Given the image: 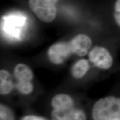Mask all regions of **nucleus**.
<instances>
[{
  "label": "nucleus",
  "instance_id": "6e6552de",
  "mask_svg": "<svg viewBox=\"0 0 120 120\" xmlns=\"http://www.w3.org/2000/svg\"><path fill=\"white\" fill-rule=\"evenodd\" d=\"M13 88V83L8 71L1 70L0 71V93L2 95L10 94Z\"/></svg>",
  "mask_w": 120,
  "mask_h": 120
},
{
  "label": "nucleus",
  "instance_id": "f8f14e48",
  "mask_svg": "<svg viewBox=\"0 0 120 120\" xmlns=\"http://www.w3.org/2000/svg\"><path fill=\"white\" fill-rule=\"evenodd\" d=\"M113 16L115 22L120 28V0H116L114 4Z\"/></svg>",
  "mask_w": 120,
  "mask_h": 120
},
{
  "label": "nucleus",
  "instance_id": "9d476101",
  "mask_svg": "<svg viewBox=\"0 0 120 120\" xmlns=\"http://www.w3.org/2000/svg\"><path fill=\"white\" fill-rule=\"evenodd\" d=\"M16 87L19 92L24 94H30L34 90L31 81H17Z\"/></svg>",
  "mask_w": 120,
  "mask_h": 120
},
{
  "label": "nucleus",
  "instance_id": "423d86ee",
  "mask_svg": "<svg viewBox=\"0 0 120 120\" xmlns=\"http://www.w3.org/2000/svg\"><path fill=\"white\" fill-rule=\"evenodd\" d=\"M13 73L17 81H31L34 78L32 70L24 64H17L15 67Z\"/></svg>",
  "mask_w": 120,
  "mask_h": 120
},
{
  "label": "nucleus",
  "instance_id": "1a4fd4ad",
  "mask_svg": "<svg viewBox=\"0 0 120 120\" xmlns=\"http://www.w3.org/2000/svg\"><path fill=\"white\" fill-rule=\"evenodd\" d=\"M90 69V64L86 59H81L73 64L72 68V75L75 79H81L86 74Z\"/></svg>",
  "mask_w": 120,
  "mask_h": 120
},
{
  "label": "nucleus",
  "instance_id": "f03ea898",
  "mask_svg": "<svg viewBox=\"0 0 120 120\" xmlns=\"http://www.w3.org/2000/svg\"><path fill=\"white\" fill-rule=\"evenodd\" d=\"M92 116L94 120H120V96L99 99L93 106Z\"/></svg>",
  "mask_w": 120,
  "mask_h": 120
},
{
  "label": "nucleus",
  "instance_id": "ddd939ff",
  "mask_svg": "<svg viewBox=\"0 0 120 120\" xmlns=\"http://www.w3.org/2000/svg\"><path fill=\"white\" fill-rule=\"evenodd\" d=\"M21 120H47L44 118L41 117L34 116V115H28L23 117Z\"/></svg>",
  "mask_w": 120,
  "mask_h": 120
},
{
  "label": "nucleus",
  "instance_id": "7ed1b4c3",
  "mask_svg": "<svg viewBox=\"0 0 120 120\" xmlns=\"http://www.w3.org/2000/svg\"><path fill=\"white\" fill-rule=\"evenodd\" d=\"M59 0H28L30 9L40 21L46 23L56 17V4Z\"/></svg>",
  "mask_w": 120,
  "mask_h": 120
},
{
  "label": "nucleus",
  "instance_id": "20e7f679",
  "mask_svg": "<svg viewBox=\"0 0 120 120\" xmlns=\"http://www.w3.org/2000/svg\"><path fill=\"white\" fill-rule=\"evenodd\" d=\"M88 60L94 65L101 70H109L113 66L114 58L107 48L96 46L88 53Z\"/></svg>",
  "mask_w": 120,
  "mask_h": 120
},
{
  "label": "nucleus",
  "instance_id": "f257e3e1",
  "mask_svg": "<svg viewBox=\"0 0 120 120\" xmlns=\"http://www.w3.org/2000/svg\"><path fill=\"white\" fill-rule=\"evenodd\" d=\"M89 42L84 34H79L70 41L60 42L51 46L47 51V56L52 64H62L72 54L79 57L88 53Z\"/></svg>",
  "mask_w": 120,
  "mask_h": 120
},
{
  "label": "nucleus",
  "instance_id": "39448f33",
  "mask_svg": "<svg viewBox=\"0 0 120 120\" xmlns=\"http://www.w3.org/2000/svg\"><path fill=\"white\" fill-rule=\"evenodd\" d=\"M52 120H86L83 111L74 107L67 109H55L51 113Z\"/></svg>",
  "mask_w": 120,
  "mask_h": 120
},
{
  "label": "nucleus",
  "instance_id": "0eeeda50",
  "mask_svg": "<svg viewBox=\"0 0 120 120\" xmlns=\"http://www.w3.org/2000/svg\"><path fill=\"white\" fill-rule=\"evenodd\" d=\"M51 105L55 109H67L74 107V102L68 94H58L52 99Z\"/></svg>",
  "mask_w": 120,
  "mask_h": 120
},
{
  "label": "nucleus",
  "instance_id": "9b49d317",
  "mask_svg": "<svg viewBox=\"0 0 120 120\" xmlns=\"http://www.w3.org/2000/svg\"><path fill=\"white\" fill-rule=\"evenodd\" d=\"M0 120H14V115L11 109L3 104L0 106Z\"/></svg>",
  "mask_w": 120,
  "mask_h": 120
}]
</instances>
